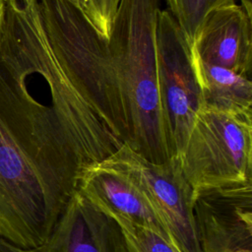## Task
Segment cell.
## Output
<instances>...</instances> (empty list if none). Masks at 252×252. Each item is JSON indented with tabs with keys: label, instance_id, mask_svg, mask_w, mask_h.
<instances>
[{
	"label": "cell",
	"instance_id": "7",
	"mask_svg": "<svg viewBox=\"0 0 252 252\" xmlns=\"http://www.w3.org/2000/svg\"><path fill=\"white\" fill-rule=\"evenodd\" d=\"M191 49L207 64L251 77L252 14L236 1L213 8L204 18Z\"/></svg>",
	"mask_w": 252,
	"mask_h": 252
},
{
	"label": "cell",
	"instance_id": "2",
	"mask_svg": "<svg viewBox=\"0 0 252 252\" xmlns=\"http://www.w3.org/2000/svg\"><path fill=\"white\" fill-rule=\"evenodd\" d=\"M176 158L193 192L252 182V114L203 105Z\"/></svg>",
	"mask_w": 252,
	"mask_h": 252
},
{
	"label": "cell",
	"instance_id": "3",
	"mask_svg": "<svg viewBox=\"0 0 252 252\" xmlns=\"http://www.w3.org/2000/svg\"><path fill=\"white\" fill-rule=\"evenodd\" d=\"M158 91L171 158L182 152L203 97L193 65L191 45L167 9L156 24Z\"/></svg>",
	"mask_w": 252,
	"mask_h": 252
},
{
	"label": "cell",
	"instance_id": "8",
	"mask_svg": "<svg viewBox=\"0 0 252 252\" xmlns=\"http://www.w3.org/2000/svg\"><path fill=\"white\" fill-rule=\"evenodd\" d=\"M78 191L108 217L122 218L148 227L175 244L142 192L125 175L104 162L100 161L82 170Z\"/></svg>",
	"mask_w": 252,
	"mask_h": 252
},
{
	"label": "cell",
	"instance_id": "13",
	"mask_svg": "<svg viewBox=\"0 0 252 252\" xmlns=\"http://www.w3.org/2000/svg\"><path fill=\"white\" fill-rule=\"evenodd\" d=\"M239 3L249 14H252V0H234Z\"/></svg>",
	"mask_w": 252,
	"mask_h": 252
},
{
	"label": "cell",
	"instance_id": "1",
	"mask_svg": "<svg viewBox=\"0 0 252 252\" xmlns=\"http://www.w3.org/2000/svg\"><path fill=\"white\" fill-rule=\"evenodd\" d=\"M160 0H120L107 45L122 98L126 145L155 163L171 158L158 91L156 24Z\"/></svg>",
	"mask_w": 252,
	"mask_h": 252
},
{
	"label": "cell",
	"instance_id": "6",
	"mask_svg": "<svg viewBox=\"0 0 252 252\" xmlns=\"http://www.w3.org/2000/svg\"><path fill=\"white\" fill-rule=\"evenodd\" d=\"M0 252H124V246L116 222L77 189L42 244L21 248L0 238Z\"/></svg>",
	"mask_w": 252,
	"mask_h": 252
},
{
	"label": "cell",
	"instance_id": "4",
	"mask_svg": "<svg viewBox=\"0 0 252 252\" xmlns=\"http://www.w3.org/2000/svg\"><path fill=\"white\" fill-rule=\"evenodd\" d=\"M102 162L125 175L142 192L182 252H200L193 218V190L176 157L155 163L123 144Z\"/></svg>",
	"mask_w": 252,
	"mask_h": 252
},
{
	"label": "cell",
	"instance_id": "11",
	"mask_svg": "<svg viewBox=\"0 0 252 252\" xmlns=\"http://www.w3.org/2000/svg\"><path fill=\"white\" fill-rule=\"evenodd\" d=\"M167 10L181 29L190 45L206 17L215 7L234 0H165Z\"/></svg>",
	"mask_w": 252,
	"mask_h": 252
},
{
	"label": "cell",
	"instance_id": "10",
	"mask_svg": "<svg viewBox=\"0 0 252 252\" xmlns=\"http://www.w3.org/2000/svg\"><path fill=\"white\" fill-rule=\"evenodd\" d=\"M118 225L124 252H182L173 242L148 227L122 218H111Z\"/></svg>",
	"mask_w": 252,
	"mask_h": 252
},
{
	"label": "cell",
	"instance_id": "5",
	"mask_svg": "<svg viewBox=\"0 0 252 252\" xmlns=\"http://www.w3.org/2000/svg\"><path fill=\"white\" fill-rule=\"evenodd\" d=\"M200 252H252V182L193 192Z\"/></svg>",
	"mask_w": 252,
	"mask_h": 252
},
{
	"label": "cell",
	"instance_id": "14",
	"mask_svg": "<svg viewBox=\"0 0 252 252\" xmlns=\"http://www.w3.org/2000/svg\"><path fill=\"white\" fill-rule=\"evenodd\" d=\"M5 2L6 0H0V34L2 31V26L4 22V15H5Z\"/></svg>",
	"mask_w": 252,
	"mask_h": 252
},
{
	"label": "cell",
	"instance_id": "12",
	"mask_svg": "<svg viewBox=\"0 0 252 252\" xmlns=\"http://www.w3.org/2000/svg\"><path fill=\"white\" fill-rule=\"evenodd\" d=\"M78 2L91 23L107 39L120 0H78Z\"/></svg>",
	"mask_w": 252,
	"mask_h": 252
},
{
	"label": "cell",
	"instance_id": "9",
	"mask_svg": "<svg viewBox=\"0 0 252 252\" xmlns=\"http://www.w3.org/2000/svg\"><path fill=\"white\" fill-rule=\"evenodd\" d=\"M192 58L202 93L203 105L224 112L252 114L250 77L227 68L207 64L193 51Z\"/></svg>",
	"mask_w": 252,
	"mask_h": 252
}]
</instances>
